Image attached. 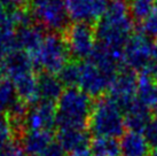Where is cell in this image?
<instances>
[{"mask_svg":"<svg viewBox=\"0 0 157 156\" xmlns=\"http://www.w3.org/2000/svg\"><path fill=\"white\" fill-rule=\"evenodd\" d=\"M133 18L123 0L113 1L103 18L96 23V40L100 45L116 53L124 54V47L132 36Z\"/></svg>","mask_w":157,"mask_h":156,"instance_id":"cell-1","label":"cell"},{"mask_svg":"<svg viewBox=\"0 0 157 156\" xmlns=\"http://www.w3.org/2000/svg\"><path fill=\"white\" fill-rule=\"evenodd\" d=\"M94 102L92 98L78 87L66 88L56 102V127L83 129L88 127V122Z\"/></svg>","mask_w":157,"mask_h":156,"instance_id":"cell-2","label":"cell"},{"mask_svg":"<svg viewBox=\"0 0 157 156\" xmlns=\"http://www.w3.org/2000/svg\"><path fill=\"white\" fill-rule=\"evenodd\" d=\"M88 127L94 137H123L125 133L124 111L109 96H100L93 104Z\"/></svg>","mask_w":157,"mask_h":156,"instance_id":"cell-3","label":"cell"},{"mask_svg":"<svg viewBox=\"0 0 157 156\" xmlns=\"http://www.w3.org/2000/svg\"><path fill=\"white\" fill-rule=\"evenodd\" d=\"M70 52L63 36L57 32H49L45 36L38 52L31 57L36 69H43L44 72L59 75L68 62H70Z\"/></svg>","mask_w":157,"mask_h":156,"instance_id":"cell-4","label":"cell"},{"mask_svg":"<svg viewBox=\"0 0 157 156\" xmlns=\"http://www.w3.org/2000/svg\"><path fill=\"white\" fill-rule=\"evenodd\" d=\"M30 13L36 23L51 32L66 30L68 26V13L66 0H33Z\"/></svg>","mask_w":157,"mask_h":156,"instance_id":"cell-5","label":"cell"},{"mask_svg":"<svg viewBox=\"0 0 157 156\" xmlns=\"http://www.w3.org/2000/svg\"><path fill=\"white\" fill-rule=\"evenodd\" d=\"M63 38L70 55L76 60H88L98 45L95 28L87 23H72L68 25Z\"/></svg>","mask_w":157,"mask_h":156,"instance_id":"cell-6","label":"cell"},{"mask_svg":"<svg viewBox=\"0 0 157 156\" xmlns=\"http://www.w3.org/2000/svg\"><path fill=\"white\" fill-rule=\"evenodd\" d=\"M151 47L144 32L133 33L124 47V65L133 71H144L151 63Z\"/></svg>","mask_w":157,"mask_h":156,"instance_id":"cell-7","label":"cell"},{"mask_svg":"<svg viewBox=\"0 0 157 156\" xmlns=\"http://www.w3.org/2000/svg\"><path fill=\"white\" fill-rule=\"evenodd\" d=\"M108 91L110 98L125 110L138 99V76L133 70L124 67L113 77Z\"/></svg>","mask_w":157,"mask_h":156,"instance_id":"cell-8","label":"cell"},{"mask_svg":"<svg viewBox=\"0 0 157 156\" xmlns=\"http://www.w3.org/2000/svg\"><path fill=\"white\" fill-rule=\"evenodd\" d=\"M111 80L113 79L108 77L91 60L79 62L78 88L84 91L91 98L103 96V93L109 90Z\"/></svg>","mask_w":157,"mask_h":156,"instance_id":"cell-9","label":"cell"},{"mask_svg":"<svg viewBox=\"0 0 157 156\" xmlns=\"http://www.w3.org/2000/svg\"><path fill=\"white\" fill-rule=\"evenodd\" d=\"M108 6V0H66L67 13L74 23H98Z\"/></svg>","mask_w":157,"mask_h":156,"instance_id":"cell-10","label":"cell"},{"mask_svg":"<svg viewBox=\"0 0 157 156\" xmlns=\"http://www.w3.org/2000/svg\"><path fill=\"white\" fill-rule=\"evenodd\" d=\"M56 126V103L39 101L32 106L25 119L26 132L29 131H49Z\"/></svg>","mask_w":157,"mask_h":156,"instance_id":"cell-11","label":"cell"},{"mask_svg":"<svg viewBox=\"0 0 157 156\" xmlns=\"http://www.w3.org/2000/svg\"><path fill=\"white\" fill-rule=\"evenodd\" d=\"M57 145L66 153L87 149L91 145V132L83 129H59L55 135Z\"/></svg>","mask_w":157,"mask_h":156,"instance_id":"cell-12","label":"cell"},{"mask_svg":"<svg viewBox=\"0 0 157 156\" xmlns=\"http://www.w3.org/2000/svg\"><path fill=\"white\" fill-rule=\"evenodd\" d=\"M45 31L39 24L33 22L28 25L21 26L16 32L18 49H21L31 57L38 52L45 38Z\"/></svg>","mask_w":157,"mask_h":156,"instance_id":"cell-13","label":"cell"},{"mask_svg":"<svg viewBox=\"0 0 157 156\" xmlns=\"http://www.w3.org/2000/svg\"><path fill=\"white\" fill-rule=\"evenodd\" d=\"M54 132L29 131L21 140V145L26 156H43L54 143Z\"/></svg>","mask_w":157,"mask_h":156,"instance_id":"cell-14","label":"cell"},{"mask_svg":"<svg viewBox=\"0 0 157 156\" xmlns=\"http://www.w3.org/2000/svg\"><path fill=\"white\" fill-rule=\"evenodd\" d=\"M14 84L17 98L30 107L35 106L40 101L38 90V76L33 72L21 75L18 77L10 79Z\"/></svg>","mask_w":157,"mask_h":156,"instance_id":"cell-15","label":"cell"},{"mask_svg":"<svg viewBox=\"0 0 157 156\" xmlns=\"http://www.w3.org/2000/svg\"><path fill=\"white\" fill-rule=\"evenodd\" d=\"M124 119L125 127L128 129V131L144 135L146 127L153 119V114L150 109L144 107L136 99L135 102H133L128 108L124 110Z\"/></svg>","mask_w":157,"mask_h":156,"instance_id":"cell-16","label":"cell"},{"mask_svg":"<svg viewBox=\"0 0 157 156\" xmlns=\"http://www.w3.org/2000/svg\"><path fill=\"white\" fill-rule=\"evenodd\" d=\"M35 70L36 67L31 57L21 49L10 53L5 59V72L9 79H14L28 72H33Z\"/></svg>","mask_w":157,"mask_h":156,"instance_id":"cell-17","label":"cell"},{"mask_svg":"<svg viewBox=\"0 0 157 156\" xmlns=\"http://www.w3.org/2000/svg\"><path fill=\"white\" fill-rule=\"evenodd\" d=\"M151 147L142 133L125 132L121 140L122 156H149Z\"/></svg>","mask_w":157,"mask_h":156,"instance_id":"cell-18","label":"cell"},{"mask_svg":"<svg viewBox=\"0 0 157 156\" xmlns=\"http://www.w3.org/2000/svg\"><path fill=\"white\" fill-rule=\"evenodd\" d=\"M63 84L57 75L40 72L38 75V90L40 101L57 102L63 93Z\"/></svg>","mask_w":157,"mask_h":156,"instance_id":"cell-19","label":"cell"},{"mask_svg":"<svg viewBox=\"0 0 157 156\" xmlns=\"http://www.w3.org/2000/svg\"><path fill=\"white\" fill-rule=\"evenodd\" d=\"M139 102L150 110H157V80L148 72H140L138 76V94Z\"/></svg>","mask_w":157,"mask_h":156,"instance_id":"cell-20","label":"cell"},{"mask_svg":"<svg viewBox=\"0 0 157 156\" xmlns=\"http://www.w3.org/2000/svg\"><path fill=\"white\" fill-rule=\"evenodd\" d=\"M91 149L98 156H121V142L116 138L109 137H93L91 140Z\"/></svg>","mask_w":157,"mask_h":156,"instance_id":"cell-21","label":"cell"},{"mask_svg":"<svg viewBox=\"0 0 157 156\" xmlns=\"http://www.w3.org/2000/svg\"><path fill=\"white\" fill-rule=\"evenodd\" d=\"M17 99L13 82L6 76L0 77V113H7Z\"/></svg>","mask_w":157,"mask_h":156,"instance_id":"cell-22","label":"cell"},{"mask_svg":"<svg viewBox=\"0 0 157 156\" xmlns=\"http://www.w3.org/2000/svg\"><path fill=\"white\" fill-rule=\"evenodd\" d=\"M157 7V0H131L128 8L133 20L142 22L148 18Z\"/></svg>","mask_w":157,"mask_h":156,"instance_id":"cell-23","label":"cell"},{"mask_svg":"<svg viewBox=\"0 0 157 156\" xmlns=\"http://www.w3.org/2000/svg\"><path fill=\"white\" fill-rule=\"evenodd\" d=\"M62 84L68 87H77L79 80V62H68L57 75Z\"/></svg>","mask_w":157,"mask_h":156,"instance_id":"cell-24","label":"cell"},{"mask_svg":"<svg viewBox=\"0 0 157 156\" xmlns=\"http://www.w3.org/2000/svg\"><path fill=\"white\" fill-rule=\"evenodd\" d=\"M13 141L10 123L6 114L0 113V148Z\"/></svg>","mask_w":157,"mask_h":156,"instance_id":"cell-25","label":"cell"},{"mask_svg":"<svg viewBox=\"0 0 157 156\" xmlns=\"http://www.w3.org/2000/svg\"><path fill=\"white\" fill-rule=\"evenodd\" d=\"M141 30H142L141 32H144L148 38H154L157 40V7L141 23Z\"/></svg>","mask_w":157,"mask_h":156,"instance_id":"cell-26","label":"cell"},{"mask_svg":"<svg viewBox=\"0 0 157 156\" xmlns=\"http://www.w3.org/2000/svg\"><path fill=\"white\" fill-rule=\"evenodd\" d=\"M144 138L147 139L150 147H156L157 146V117H153L148 126L146 127L144 132Z\"/></svg>","mask_w":157,"mask_h":156,"instance_id":"cell-27","label":"cell"},{"mask_svg":"<svg viewBox=\"0 0 157 156\" xmlns=\"http://www.w3.org/2000/svg\"><path fill=\"white\" fill-rule=\"evenodd\" d=\"M151 63H157V40L154 41L151 47Z\"/></svg>","mask_w":157,"mask_h":156,"instance_id":"cell-28","label":"cell"},{"mask_svg":"<svg viewBox=\"0 0 157 156\" xmlns=\"http://www.w3.org/2000/svg\"><path fill=\"white\" fill-rule=\"evenodd\" d=\"M70 156H98V155H94V154L92 152H90L88 149H84V150H79V152L72 153V154H70Z\"/></svg>","mask_w":157,"mask_h":156,"instance_id":"cell-29","label":"cell"},{"mask_svg":"<svg viewBox=\"0 0 157 156\" xmlns=\"http://www.w3.org/2000/svg\"><path fill=\"white\" fill-rule=\"evenodd\" d=\"M13 0H0V9H6L13 7Z\"/></svg>","mask_w":157,"mask_h":156,"instance_id":"cell-30","label":"cell"},{"mask_svg":"<svg viewBox=\"0 0 157 156\" xmlns=\"http://www.w3.org/2000/svg\"><path fill=\"white\" fill-rule=\"evenodd\" d=\"M149 156H157V146H156V147L151 148V150H150V154H149Z\"/></svg>","mask_w":157,"mask_h":156,"instance_id":"cell-31","label":"cell"},{"mask_svg":"<svg viewBox=\"0 0 157 156\" xmlns=\"http://www.w3.org/2000/svg\"><path fill=\"white\" fill-rule=\"evenodd\" d=\"M26 0H13V2H14V5L16 4V5H21V4H23V2H25Z\"/></svg>","mask_w":157,"mask_h":156,"instance_id":"cell-32","label":"cell"},{"mask_svg":"<svg viewBox=\"0 0 157 156\" xmlns=\"http://www.w3.org/2000/svg\"><path fill=\"white\" fill-rule=\"evenodd\" d=\"M113 1H118V0H113Z\"/></svg>","mask_w":157,"mask_h":156,"instance_id":"cell-33","label":"cell"}]
</instances>
